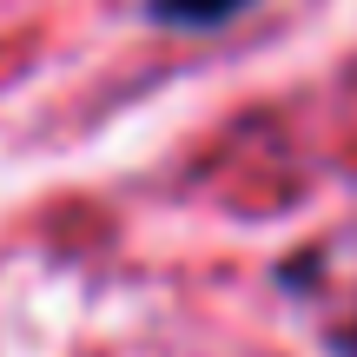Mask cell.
Here are the masks:
<instances>
[{
  "instance_id": "1",
  "label": "cell",
  "mask_w": 357,
  "mask_h": 357,
  "mask_svg": "<svg viewBox=\"0 0 357 357\" xmlns=\"http://www.w3.org/2000/svg\"><path fill=\"white\" fill-rule=\"evenodd\" d=\"M252 0H146V13H153L159 26H225L231 13H245Z\"/></svg>"
},
{
  "instance_id": "2",
  "label": "cell",
  "mask_w": 357,
  "mask_h": 357,
  "mask_svg": "<svg viewBox=\"0 0 357 357\" xmlns=\"http://www.w3.org/2000/svg\"><path fill=\"white\" fill-rule=\"evenodd\" d=\"M331 351L337 357H357V324H337V331H331Z\"/></svg>"
}]
</instances>
